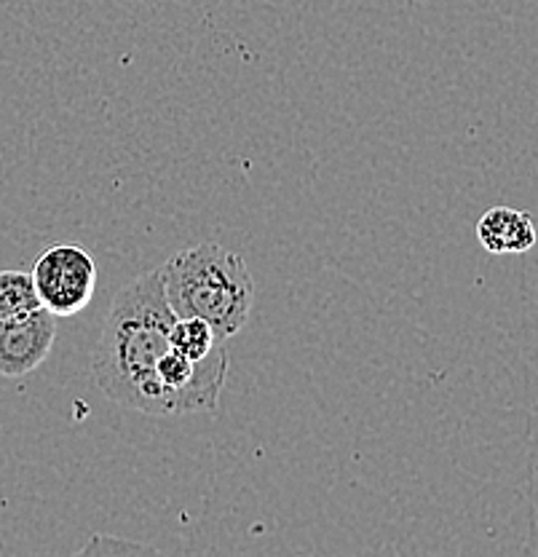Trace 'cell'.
I'll return each instance as SVG.
<instances>
[{
	"instance_id": "7a4b0ae2",
	"label": "cell",
	"mask_w": 538,
	"mask_h": 557,
	"mask_svg": "<svg viewBox=\"0 0 538 557\" xmlns=\"http://www.w3.org/2000/svg\"><path fill=\"white\" fill-rule=\"evenodd\" d=\"M159 271L177 317L204 319L223 338L245 330L254 300V278L241 255L207 242L179 249Z\"/></svg>"
},
{
	"instance_id": "8992f818",
	"label": "cell",
	"mask_w": 538,
	"mask_h": 557,
	"mask_svg": "<svg viewBox=\"0 0 538 557\" xmlns=\"http://www.w3.org/2000/svg\"><path fill=\"white\" fill-rule=\"evenodd\" d=\"M228 344L210 322L196 317H177L172 324V346L188 359H207Z\"/></svg>"
},
{
	"instance_id": "5b68a950",
	"label": "cell",
	"mask_w": 538,
	"mask_h": 557,
	"mask_svg": "<svg viewBox=\"0 0 538 557\" xmlns=\"http://www.w3.org/2000/svg\"><path fill=\"white\" fill-rule=\"evenodd\" d=\"M477 239L490 255H523L534 249L536 223L528 212L493 207L479 218Z\"/></svg>"
},
{
	"instance_id": "3957f363",
	"label": "cell",
	"mask_w": 538,
	"mask_h": 557,
	"mask_svg": "<svg viewBox=\"0 0 538 557\" xmlns=\"http://www.w3.org/2000/svg\"><path fill=\"white\" fill-rule=\"evenodd\" d=\"M40 306L60 317H75L91 304L97 289V263L84 247L57 244L46 249L30 271Z\"/></svg>"
},
{
	"instance_id": "277c9868",
	"label": "cell",
	"mask_w": 538,
	"mask_h": 557,
	"mask_svg": "<svg viewBox=\"0 0 538 557\" xmlns=\"http://www.w3.org/2000/svg\"><path fill=\"white\" fill-rule=\"evenodd\" d=\"M57 341V317L40 306L20 317L0 319V375L25 379L46 362Z\"/></svg>"
},
{
	"instance_id": "6da1fadb",
	"label": "cell",
	"mask_w": 538,
	"mask_h": 557,
	"mask_svg": "<svg viewBox=\"0 0 538 557\" xmlns=\"http://www.w3.org/2000/svg\"><path fill=\"white\" fill-rule=\"evenodd\" d=\"M175 319L159 269L115 293L91 357V375L110 403L145 416H170L155 368L172 348Z\"/></svg>"
},
{
	"instance_id": "52a82bcc",
	"label": "cell",
	"mask_w": 538,
	"mask_h": 557,
	"mask_svg": "<svg viewBox=\"0 0 538 557\" xmlns=\"http://www.w3.org/2000/svg\"><path fill=\"white\" fill-rule=\"evenodd\" d=\"M40 309L33 276L25 271H0V319Z\"/></svg>"
}]
</instances>
